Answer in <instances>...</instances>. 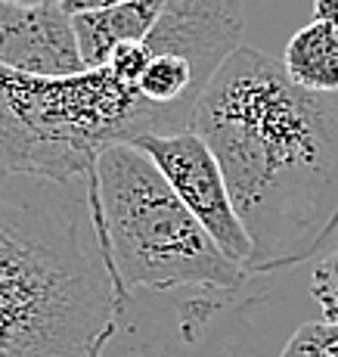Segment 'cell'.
<instances>
[{
  "label": "cell",
  "instance_id": "cell-1",
  "mask_svg": "<svg viewBox=\"0 0 338 357\" xmlns=\"http://www.w3.org/2000/svg\"><path fill=\"white\" fill-rule=\"evenodd\" d=\"M224 171L252 239L248 277L286 271L338 230V112L289 78L282 59L239 47L190 115Z\"/></svg>",
  "mask_w": 338,
  "mask_h": 357
},
{
  "label": "cell",
  "instance_id": "cell-2",
  "mask_svg": "<svg viewBox=\"0 0 338 357\" xmlns=\"http://www.w3.org/2000/svg\"><path fill=\"white\" fill-rule=\"evenodd\" d=\"M87 181L0 177V357H106L121 295Z\"/></svg>",
  "mask_w": 338,
  "mask_h": 357
},
{
  "label": "cell",
  "instance_id": "cell-3",
  "mask_svg": "<svg viewBox=\"0 0 338 357\" xmlns=\"http://www.w3.org/2000/svg\"><path fill=\"white\" fill-rule=\"evenodd\" d=\"M87 196L96 243L121 301L137 292L236 295L252 280L217 249L134 143H112L96 155Z\"/></svg>",
  "mask_w": 338,
  "mask_h": 357
},
{
  "label": "cell",
  "instance_id": "cell-4",
  "mask_svg": "<svg viewBox=\"0 0 338 357\" xmlns=\"http://www.w3.org/2000/svg\"><path fill=\"white\" fill-rule=\"evenodd\" d=\"M143 106L109 68L34 78L0 66V177L81 181L112 143H130Z\"/></svg>",
  "mask_w": 338,
  "mask_h": 357
},
{
  "label": "cell",
  "instance_id": "cell-5",
  "mask_svg": "<svg viewBox=\"0 0 338 357\" xmlns=\"http://www.w3.org/2000/svg\"><path fill=\"white\" fill-rule=\"evenodd\" d=\"M134 146L155 162L162 177L183 199L186 208L199 218V224L208 230L217 249L245 271L252 258V239L233 208L224 171L208 143L196 130H180V134H146L134 140Z\"/></svg>",
  "mask_w": 338,
  "mask_h": 357
},
{
  "label": "cell",
  "instance_id": "cell-6",
  "mask_svg": "<svg viewBox=\"0 0 338 357\" xmlns=\"http://www.w3.org/2000/svg\"><path fill=\"white\" fill-rule=\"evenodd\" d=\"M243 0H164L143 44L158 56L183 59L208 84L243 47Z\"/></svg>",
  "mask_w": 338,
  "mask_h": 357
},
{
  "label": "cell",
  "instance_id": "cell-7",
  "mask_svg": "<svg viewBox=\"0 0 338 357\" xmlns=\"http://www.w3.org/2000/svg\"><path fill=\"white\" fill-rule=\"evenodd\" d=\"M0 66L34 78L87 72L72 16L59 3L16 6L0 0Z\"/></svg>",
  "mask_w": 338,
  "mask_h": 357
},
{
  "label": "cell",
  "instance_id": "cell-8",
  "mask_svg": "<svg viewBox=\"0 0 338 357\" xmlns=\"http://www.w3.org/2000/svg\"><path fill=\"white\" fill-rule=\"evenodd\" d=\"M164 0H124L118 6L72 16L78 50L87 72H96L109 63L121 44H137L153 31Z\"/></svg>",
  "mask_w": 338,
  "mask_h": 357
},
{
  "label": "cell",
  "instance_id": "cell-9",
  "mask_svg": "<svg viewBox=\"0 0 338 357\" xmlns=\"http://www.w3.org/2000/svg\"><path fill=\"white\" fill-rule=\"evenodd\" d=\"M289 78L314 93L338 91V29L326 19H314L292 34L282 56Z\"/></svg>",
  "mask_w": 338,
  "mask_h": 357
},
{
  "label": "cell",
  "instance_id": "cell-10",
  "mask_svg": "<svg viewBox=\"0 0 338 357\" xmlns=\"http://www.w3.org/2000/svg\"><path fill=\"white\" fill-rule=\"evenodd\" d=\"M279 357H338V324L320 320L298 326Z\"/></svg>",
  "mask_w": 338,
  "mask_h": 357
},
{
  "label": "cell",
  "instance_id": "cell-11",
  "mask_svg": "<svg viewBox=\"0 0 338 357\" xmlns=\"http://www.w3.org/2000/svg\"><path fill=\"white\" fill-rule=\"evenodd\" d=\"M310 295L320 305L323 320L338 324V245L316 261L314 277H310Z\"/></svg>",
  "mask_w": 338,
  "mask_h": 357
},
{
  "label": "cell",
  "instance_id": "cell-12",
  "mask_svg": "<svg viewBox=\"0 0 338 357\" xmlns=\"http://www.w3.org/2000/svg\"><path fill=\"white\" fill-rule=\"evenodd\" d=\"M124 0H62V10L68 16H78V13H96V10H109V6H118Z\"/></svg>",
  "mask_w": 338,
  "mask_h": 357
},
{
  "label": "cell",
  "instance_id": "cell-13",
  "mask_svg": "<svg viewBox=\"0 0 338 357\" xmlns=\"http://www.w3.org/2000/svg\"><path fill=\"white\" fill-rule=\"evenodd\" d=\"M314 16L326 19L338 29V0H314Z\"/></svg>",
  "mask_w": 338,
  "mask_h": 357
},
{
  "label": "cell",
  "instance_id": "cell-14",
  "mask_svg": "<svg viewBox=\"0 0 338 357\" xmlns=\"http://www.w3.org/2000/svg\"><path fill=\"white\" fill-rule=\"evenodd\" d=\"M3 3H16V6H47V3H62V0H3Z\"/></svg>",
  "mask_w": 338,
  "mask_h": 357
}]
</instances>
